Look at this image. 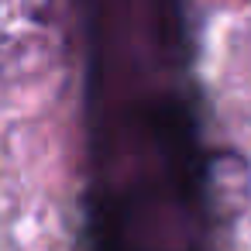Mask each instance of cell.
<instances>
[{"mask_svg": "<svg viewBox=\"0 0 251 251\" xmlns=\"http://www.w3.org/2000/svg\"><path fill=\"white\" fill-rule=\"evenodd\" d=\"M59 0H0V79H28L59 52Z\"/></svg>", "mask_w": 251, "mask_h": 251, "instance_id": "cell-1", "label": "cell"}]
</instances>
